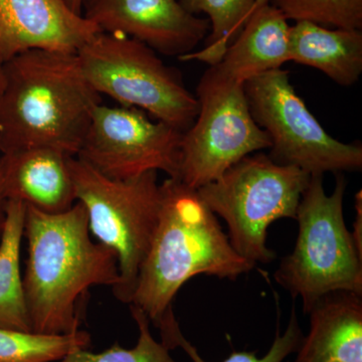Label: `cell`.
Listing matches in <instances>:
<instances>
[{"mask_svg":"<svg viewBox=\"0 0 362 362\" xmlns=\"http://www.w3.org/2000/svg\"><path fill=\"white\" fill-rule=\"evenodd\" d=\"M255 267L235 251L197 188L168 177L160 185L158 223L129 305L157 326L189 279L235 281Z\"/></svg>","mask_w":362,"mask_h":362,"instance_id":"cell-3","label":"cell"},{"mask_svg":"<svg viewBox=\"0 0 362 362\" xmlns=\"http://www.w3.org/2000/svg\"><path fill=\"white\" fill-rule=\"evenodd\" d=\"M0 154L45 147L76 157L102 96L77 52L30 49L2 63Z\"/></svg>","mask_w":362,"mask_h":362,"instance_id":"cell-1","label":"cell"},{"mask_svg":"<svg viewBox=\"0 0 362 362\" xmlns=\"http://www.w3.org/2000/svg\"><path fill=\"white\" fill-rule=\"evenodd\" d=\"M68 164L76 199L87 211L90 233L118 257L119 282L112 288L114 296L130 304L158 223L157 171L116 180L78 157H69Z\"/></svg>","mask_w":362,"mask_h":362,"instance_id":"cell-6","label":"cell"},{"mask_svg":"<svg viewBox=\"0 0 362 362\" xmlns=\"http://www.w3.org/2000/svg\"><path fill=\"white\" fill-rule=\"evenodd\" d=\"M199 109L183 133L178 180L199 188L252 153L270 149L265 131L255 122L244 84L209 66L197 88Z\"/></svg>","mask_w":362,"mask_h":362,"instance_id":"cell-8","label":"cell"},{"mask_svg":"<svg viewBox=\"0 0 362 362\" xmlns=\"http://www.w3.org/2000/svg\"><path fill=\"white\" fill-rule=\"evenodd\" d=\"M290 26L284 16L271 4L259 7L220 63L214 66L242 84L266 71L281 69L289 62Z\"/></svg>","mask_w":362,"mask_h":362,"instance_id":"cell-15","label":"cell"},{"mask_svg":"<svg viewBox=\"0 0 362 362\" xmlns=\"http://www.w3.org/2000/svg\"><path fill=\"white\" fill-rule=\"evenodd\" d=\"M66 6L77 14H82L83 4L84 0H63Z\"/></svg>","mask_w":362,"mask_h":362,"instance_id":"cell-24","label":"cell"},{"mask_svg":"<svg viewBox=\"0 0 362 362\" xmlns=\"http://www.w3.org/2000/svg\"><path fill=\"white\" fill-rule=\"evenodd\" d=\"M77 54L86 78L101 96L140 109L180 132L192 127L199 114L197 96L178 71L166 66L148 45L99 33Z\"/></svg>","mask_w":362,"mask_h":362,"instance_id":"cell-7","label":"cell"},{"mask_svg":"<svg viewBox=\"0 0 362 362\" xmlns=\"http://www.w3.org/2000/svg\"><path fill=\"white\" fill-rule=\"evenodd\" d=\"M28 262L23 288L33 332L68 334L80 330L78 305L94 286L119 282L115 251L90 239L81 202L49 214L26 206Z\"/></svg>","mask_w":362,"mask_h":362,"instance_id":"cell-2","label":"cell"},{"mask_svg":"<svg viewBox=\"0 0 362 362\" xmlns=\"http://www.w3.org/2000/svg\"><path fill=\"white\" fill-rule=\"evenodd\" d=\"M345 188L346 180L338 173L334 190L326 194L323 175H311L295 218L299 225L296 245L274 275L293 298H301L305 313L330 292L362 296V254L345 225Z\"/></svg>","mask_w":362,"mask_h":362,"instance_id":"cell-4","label":"cell"},{"mask_svg":"<svg viewBox=\"0 0 362 362\" xmlns=\"http://www.w3.org/2000/svg\"><path fill=\"white\" fill-rule=\"evenodd\" d=\"M288 362H289V361H288Z\"/></svg>","mask_w":362,"mask_h":362,"instance_id":"cell-28","label":"cell"},{"mask_svg":"<svg viewBox=\"0 0 362 362\" xmlns=\"http://www.w3.org/2000/svg\"><path fill=\"white\" fill-rule=\"evenodd\" d=\"M63 0H0V62L30 49L77 52L97 33Z\"/></svg>","mask_w":362,"mask_h":362,"instance_id":"cell-12","label":"cell"},{"mask_svg":"<svg viewBox=\"0 0 362 362\" xmlns=\"http://www.w3.org/2000/svg\"><path fill=\"white\" fill-rule=\"evenodd\" d=\"M2 86H4V74H2V63L0 62V93H1Z\"/></svg>","mask_w":362,"mask_h":362,"instance_id":"cell-27","label":"cell"},{"mask_svg":"<svg viewBox=\"0 0 362 362\" xmlns=\"http://www.w3.org/2000/svg\"><path fill=\"white\" fill-rule=\"evenodd\" d=\"M294 362H362V296L335 291L312 305Z\"/></svg>","mask_w":362,"mask_h":362,"instance_id":"cell-14","label":"cell"},{"mask_svg":"<svg viewBox=\"0 0 362 362\" xmlns=\"http://www.w3.org/2000/svg\"><path fill=\"white\" fill-rule=\"evenodd\" d=\"M4 218H6V201L0 194V237H1L2 228H4Z\"/></svg>","mask_w":362,"mask_h":362,"instance_id":"cell-25","label":"cell"},{"mask_svg":"<svg viewBox=\"0 0 362 362\" xmlns=\"http://www.w3.org/2000/svg\"><path fill=\"white\" fill-rule=\"evenodd\" d=\"M288 21L327 28L362 30V0H269Z\"/></svg>","mask_w":362,"mask_h":362,"instance_id":"cell-21","label":"cell"},{"mask_svg":"<svg viewBox=\"0 0 362 362\" xmlns=\"http://www.w3.org/2000/svg\"><path fill=\"white\" fill-rule=\"evenodd\" d=\"M244 89L255 122L270 137L272 160L310 175L361 170V144L328 134L298 96L288 71L277 69L249 78Z\"/></svg>","mask_w":362,"mask_h":362,"instance_id":"cell-9","label":"cell"},{"mask_svg":"<svg viewBox=\"0 0 362 362\" xmlns=\"http://www.w3.org/2000/svg\"><path fill=\"white\" fill-rule=\"evenodd\" d=\"M89 333L78 330L68 334L0 328V362H58L71 352L88 349Z\"/></svg>","mask_w":362,"mask_h":362,"instance_id":"cell-19","label":"cell"},{"mask_svg":"<svg viewBox=\"0 0 362 362\" xmlns=\"http://www.w3.org/2000/svg\"><path fill=\"white\" fill-rule=\"evenodd\" d=\"M289 62L312 66L350 87L362 74V32L298 21L290 26Z\"/></svg>","mask_w":362,"mask_h":362,"instance_id":"cell-16","label":"cell"},{"mask_svg":"<svg viewBox=\"0 0 362 362\" xmlns=\"http://www.w3.org/2000/svg\"><path fill=\"white\" fill-rule=\"evenodd\" d=\"M356 221L354 223V232L351 233L357 250L362 254V192L359 190L356 194Z\"/></svg>","mask_w":362,"mask_h":362,"instance_id":"cell-23","label":"cell"},{"mask_svg":"<svg viewBox=\"0 0 362 362\" xmlns=\"http://www.w3.org/2000/svg\"><path fill=\"white\" fill-rule=\"evenodd\" d=\"M310 178L301 169L281 165L257 152L197 190L209 209L226 221L235 251L256 266L275 259L266 245L269 226L281 218L295 220Z\"/></svg>","mask_w":362,"mask_h":362,"instance_id":"cell-5","label":"cell"},{"mask_svg":"<svg viewBox=\"0 0 362 362\" xmlns=\"http://www.w3.org/2000/svg\"><path fill=\"white\" fill-rule=\"evenodd\" d=\"M180 2L189 13L206 14L209 33L202 49L178 59L199 61L214 66L220 63L228 47L242 32L254 13L257 0H180Z\"/></svg>","mask_w":362,"mask_h":362,"instance_id":"cell-18","label":"cell"},{"mask_svg":"<svg viewBox=\"0 0 362 362\" xmlns=\"http://www.w3.org/2000/svg\"><path fill=\"white\" fill-rule=\"evenodd\" d=\"M69 157L45 147L1 154L0 194L42 213H65L77 202Z\"/></svg>","mask_w":362,"mask_h":362,"instance_id":"cell-13","label":"cell"},{"mask_svg":"<svg viewBox=\"0 0 362 362\" xmlns=\"http://www.w3.org/2000/svg\"><path fill=\"white\" fill-rule=\"evenodd\" d=\"M130 310L139 330L137 344L133 349H123L115 343L99 354L78 349L58 362H177L169 354L170 349L152 337L146 314L134 305H130Z\"/></svg>","mask_w":362,"mask_h":362,"instance_id":"cell-22","label":"cell"},{"mask_svg":"<svg viewBox=\"0 0 362 362\" xmlns=\"http://www.w3.org/2000/svg\"><path fill=\"white\" fill-rule=\"evenodd\" d=\"M26 206L6 202L0 237V328L33 331L21 273V247L25 233Z\"/></svg>","mask_w":362,"mask_h":362,"instance_id":"cell-17","label":"cell"},{"mask_svg":"<svg viewBox=\"0 0 362 362\" xmlns=\"http://www.w3.org/2000/svg\"><path fill=\"white\" fill-rule=\"evenodd\" d=\"M82 16L102 33L126 35L177 59L209 33V21L188 13L180 0H84Z\"/></svg>","mask_w":362,"mask_h":362,"instance_id":"cell-11","label":"cell"},{"mask_svg":"<svg viewBox=\"0 0 362 362\" xmlns=\"http://www.w3.org/2000/svg\"><path fill=\"white\" fill-rule=\"evenodd\" d=\"M269 4V0H257L256 2V6H255L254 11H256V9L259 8V7L266 6V4Z\"/></svg>","mask_w":362,"mask_h":362,"instance_id":"cell-26","label":"cell"},{"mask_svg":"<svg viewBox=\"0 0 362 362\" xmlns=\"http://www.w3.org/2000/svg\"><path fill=\"white\" fill-rule=\"evenodd\" d=\"M182 136L140 109L101 104L76 157L112 180L159 170L177 178Z\"/></svg>","mask_w":362,"mask_h":362,"instance_id":"cell-10","label":"cell"},{"mask_svg":"<svg viewBox=\"0 0 362 362\" xmlns=\"http://www.w3.org/2000/svg\"><path fill=\"white\" fill-rule=\"evenodd\" d=\"M161 342L168 349H175L180 347L185 350L188 357L194 362H206L202 358L197 349L192 344L181 332L180 324L176 320L175 313L169 312L159 324ZM303 333L300 328L295 309H293L291 318L288 324L284 334L280 335L279 331L276 334L275 340L272 344L270 350L265 356L259 358L256 352L233 351L226 361L223 362H283L293 352H296L301 342Z\"/></svg>","mask_w":362,"mask_h":362,"instance_id":"cell-20","label":"cell"}]
</instances>
